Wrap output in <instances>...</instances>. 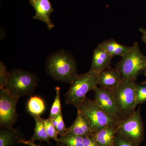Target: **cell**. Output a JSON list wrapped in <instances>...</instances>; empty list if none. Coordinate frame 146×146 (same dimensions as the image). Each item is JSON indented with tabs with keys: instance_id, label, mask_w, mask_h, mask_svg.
Here are the masks:
<instances>
[{
	"instance_id": "1",
	"label": "cell",
	"mask_w": 146,
	"mask_h": 146,
	"mask_svg": "<svg viewBox=\"0 0 146 146\" xmlns=\"http://www.w3.org/2000/svg\"><path fill=\"white\" fill-rule=\"evenodd\" d=\"M46 68L47 72L54 80L70 84L78 75L74 56L65 50L50 55L46 62Z\"/></svg>"
},
{
	"instance_id": "2",
	"label": "cell",
	"mask_w": 146,
	"mask_h": 146,
	"mask_svg": "<svg viewBox=\"0 0 146 146\" xmlns=\"http://www.w3.org/2000/svg\"><path fill=\"white\" fill-rule=\"evenodd\" d=\"M136 80L131 79L122 80L111 91L116 102L120 120L128 117L136 110Z\"/></svg>"
},
{
	"instance_id": "3",
	"label": "cell",
	"mask_w": 146,
	"mask_h": 146,
	"mask_svg": "<svg viewBox=\"0 0 146 146\" xmlns=\"http://www.w3.org/2000/svg\"><path fill=\"white\" fill-rule=\"evenodd\" d=\"M99 75V73L91 71L78 75L65 93V103L77 108L86 98L87 93L97 86Z\"/></svg>"
},
{
	"instance_id": "4",
	"label": "cell",
	"mask_w": 146,
	"mask_h": 146,
	"mask_svg": "<svg viewBox=\"0 0 146 146\" xmlns=\"http://www.w3.org/2000/svg\"><path fill=\"white\" fill-rule=\"evenodd\" d=\"M38 83V79L34 73L15 69L9 72L4 88L11 95L20 98L32 95Z\"/></svg>"
},
{
	"instance_id": "5",
	"label": "cell",
	"mask_w": 146,
	"mask_h": 146,
	"mask_svg": "<svg viewBox=\"0 0 146 146\" xmlns=\"http://www.w3.org/2000/svg\"><path fill=\"white\" fill-rule=\"evenodd\" d=\"M121 75L122 80H136L137 77L146 68V56L139 48L138 42H135L132 48L122 57L116 65Z\"/></svg>"
},
{
	"instance_id": "6",
	"label": "cell",
	"mask_w": 146,
	"mask_h": 146,
	"mask_svg": "<svg viewBox=\"0 0 146 146\" xmlns=\"http://www.w3.org/2000/svg\"><path fill=\"white\" fill-rule=\"evenodd\" d=\"M77 109L82 112L88 119L93 133L107 126L115 127L116 123L119 120L105 112L94 101L86 98Z\"/></svg>"
},
{
	"instance_id": "7",
	"label": "cell",
	"mask_w": 146,
	"mask_h": 146,
	"mask_svg": "<svg viewBox=\"0 0 146 146\" xmlns=\"http://www.w3.org/2000/svg\"><path fill=\"white\" fill-rule=\"evenodd\" d=\"M141 106L128 117L119 120L116 123L118 132L138 146L143 140L144 126L141 114Z\"/></svg>"
},
{
	"instance_id": "8",
	"label": "cell",
	"mask_w": 146,
	"mask_h": 146,
	"mask_svg": "<svg viewBox=\"0 0 146 146\" xmlns=\"http://www.w3.org/2000/svg\"><path fill=\"white\" fill-rule=\"evenodd\" d=\"M20 98L9 94L5 88L0 89V125L12 128L18 119L16 106Z\"/></svg>"
},
{
	"instance_id": "9",
	"label": "cell",
	"mask_w": 146,
	"mask_h": 146,
	"mask_svg": "<svg viewBox=\"0 0 146 146\" xmlns=\"http://www.w3.org/2000/svg\"><path fill=\"white\" fill-rule=\"evenodd\" d=\"M94 102L104 111L120 119L117 105L112 91L96 86L94 89Z\"/></svg>"
},
{
	"instance_id": "10",
	"label": "cell",
	"mask_w": 146,
	"mask_h": 146,
	"mask_svg": "<svg viewBox=\"0 0 146 146\" xmlns=\"http://www.w3.org/2000/svg\"><path fill=\"white\" fill-rule=\"evenodd\" d=\"M29 1L36 12L33 19L42 21L46 24L48 29H52L54 25L50 19V15L54 10L49 0H29Z\"/></svg>"
},
{
	"instance_id": "11",
	"label": "cell",
	"mask_w": 146,
	"mask_h": 146,
	"mask_svg": "<svg viewBox=\"0 0 146 146\" xmlns=\"http://www.w3.org/2000/svg\"><path fill=\"white\" fill-rule=\"evenodd\" d=\"M122 80L121 75L117 68H110L99 73L98 84L102 89L111 91Z\"/></svg>"
},
{
	"instance_id": "12",
	"label": "cell",
	"mask_w": 146,
	"mask_h": 146,
	"mask_svg": "<svg viewBox=\"0 0 146 146\" xmlns=\"http://www.w3.org/2000/svg\"><path fill=\"white\" fill-rule=\"evenodd\" d=\"M112 58L111 56L98 45L94 50L89 71L100 73L106 69L111 68Z\"/></svg>"
},
{
	"instance_id": "13",
	"label": "cell",
	"mask_w": 146,
	"mask_h": 146,
	"mask_svg": "<svg viewBox=\"0 0 146 146\" xmlns=\"http://www.w3.org/2000/svg\"><path fill=\"white\" fill-rule=\"evenodd\" d=\"M68 133L84 137L91 136L93 133L89 120L80 110H77L76 117L74 122L67 129L66 133Z\"/></svg>"
},
{
	"instance_id": "14",
	"label": "cell",
	"mask_w": 146,
	"mask_h": 146,
	"mask_svg": "<svg viewBox=\"0 0 146 146\" xmlns=\"http://www.w3.org/2000/svg\"><path fill=\"white\" fill-rule=\"evenodd\" d=\"M117 133L115 127L107 126L91 136L98 146H113Z\"/></svg>"
},
{
	"instance_id": "15",
	"label": "cell",
	"mask_w": 146,
	"mask_h": 146,
	"mask_svg": "<svg viewBox=\"0 0 146 146\" xmlns=\"http://www.w3.org/2000/svg\"><path fill=\"white\" fill-rule=\"evenodd\" d=\"M24 141L23 133L17 129L3 128L0 131V146H14Z\"/></svg>"
},
{
	"instance_id": "16",
	"label": "cell",
	"mask_w": 146,
	"mask_h": 146,
	"mask_svg": "<svg viewBox=\"0 0 146 146\" xmlns=\"http://www.w3.org/2000/svg\"><path fill=\"white\" fill-rule=\"evenodd\" d=\"M58 142L68 146H98L91 136L84 137L70 133L60 136Z\"/></svg>"
},
{
	"instance_id": "17",
	"label": "cell",
	"mask_w": 146,
	"mask_h": 146,
	"mask_svg": "<svg viewBox=\"0 0 146 146\" xmlns=\"http://www.w3.org/2000/svg\"><path fill=\"white\" fill-rule=\"evenodd\" d=\"M98 45L113 58L117 56L122 57L132 48L121 44L113 39L105 40Z\"/></svg>"
},
{
	"instance_id": "18",
	"label": "cell",
	"mask_w": 146,
	"mask_h": 146,
	"mask_svg": "<svg viewBox=\"0 0 146 146\" xmlns=\"http://www.w3.org/2000/svg\"><path fill=\"white\" fill-rule=\"evenodd\" d=\"M33 117L34 118L35 126L34 134L31 138L30 141L34 142L36 140H39L47 142L49 144L50 138L46 131L42 118L39 115H34Z\"/></svg>"
},
{
	"instance_id": "19",
	"label": "cell",
	"mask_w": 146,
	"mask_h": 146,
	"mask_svg": "<svg viewBox=\"0 0 146 146\" xmlns=\"http://www.w3.org/2000/svg\"><path fill=\"white\" fill-rule=\"evenodd\" d=\"M45 108L43 100L40 97L36 96L31 97L27 105L28 111L32 116H40L45 111Z\"/></svg>"
},
{
	"instance_id": "20",
	"label": "cell",
	"mask_w": 146,
	"mask_h": 146,
	"mask_svg": "<svg viewBox=\"0 0 146 146\" xmlns=\"http://www.w3.org/2000/svg\"><path fill=\"white\" fill-rule=\"evenodd\" d=\"M56 96L54 102L53 103L48 119L52 120L58 115L61 112V103L60 98V88L56 87Z\"/></svg>"
},
{
	"instance_id": "21",
	"label": "cell",
	"mask_w": 146,
	"mask_h": 146,
	"mask_svg": "<svg viewBox=\"0 0 146 146\" xmlns=\"http://www.w3.org/2000/svg\"><path fill=\"white\" fill-rule=\"evenodd\" d=\"M136 105L141 104L146 102V84H136L135 86Z\"/></svg>"
},
{
	"instance_id": "22",
	"label": "cell",
	"mask_w": 146,
	"mask_h": 146,
	"mask_svg": "<svg viewBox=\"0 0 146 146\" xmlns=\"http://www.w3.org/2000/svg\"><path fill=\"white\" fill-rule=\"evenodd\" d=\"M42 120L46 131L49 138L51 139H54L57 142L58 139V133L55 128L53 125L51 120L49 119H45L43 118H42Z\"/></svg>"
},
{
	"instance_id": "23",
	"label": "cell",
	"mask_w": 146,
	"mask_h": 146,
	"mask_svg": "<svg viewBox=\"0 0 146 146\" xmlns=\"http://www.w3.org/2000/svg\"><path fill=\"white\" fill-rule=\"evenodd\" d=\"M9 72L6 66L2 61L0 62V89L4 88L8 79Z\"/></svg>"
},
{
	"instance_id": "24",
	"label": "cell",
	"mask_w": 146,
	"mask_h": 146,
	"mask_svg": "<svg viewBox=\"0 0 146 146\" xmlns=\"http://www.w3.org/2000/svg\"><path fill=\"white\" fill-rule=\"evenodd\" d=\"M113 146H139L132 143L125 137L121 133L118 132Z\"/></svg>"
},
{
	"instance_id": "25",
	"label": "cell",
	"mask_w": 146,
	"mask_h": 146,
	"mask_svg": "<svg viewBox=\"0 0 146 146\" xmlns=\"http://www.w3.org/2000/svg\"><path fill=\"white\" fill-rule=\"evenodd\" d=\"M67 129L68 128L65 126L62 112H61L59 114V119H58V123L57 127L56 128V129L57 131L58 135L61 136L65 135L66 133Z\"/></svg>"
},
{
	"instance_id": "26",
	"label": "cell",
	"mask_w": 146,
	"mask_h": 146,
	"mask_svg": "<svg viewBox=\"0 0 146 146\" xmlns=\"http://www.w3.org/2000/svg\"><path fill=\"white\" fill-rule=\"evenodd\" d=\"M140 31L142 33V39L144 43L146 44V29L141 28L140 29Z\"/></svg>"
},
{
	"instance_id": "27",
	"label": "cell",
	"mask_w": 146,
	"mask_h": 146,
	"mask_svg": "<svg viewBox=\"0 0 146 146\" xmlns=\"http://www.w3.org/2000/svg\"><path fill=\"white\" fill-rule=\"evenodd\" d=\"M22 144L28 145L29 146H41L40 145H37L36 144H35L33 142L31 141L30 140L28 141L25 140L22 143Z\"/></svg>"
},
{
	"instance_id": "28",
	"label": "cell",
	"mask_w": 146,
	"mask_h": 146,
	"mask_svg": "<svg viewBox=\"0 0 146 146\" xmlns=\"http://www.w3.org/2000/svg\"><path fill=\"white\" fill-rule=\"evenodd\" d=\"M57 144L55 146H68L65 145V144L63 143H60V142H57Z\"/></svg>"
},
{
	"instance_id": "29",
	"label": "cell",
	"mask_w": 146,
	"mask_h": 146,
	"mask_svg": "<svg viewBox=\"0 0 146 146\" xmlns=\"http://www.w3.org/2000/svg\"><path fill=\"white\" fill-rule=\"evenodd\" d=\"M144 72L143 73V74L146 77V69H145V71H144ZM141 84H146V80L145 81L143 82H142V83H141Z\"/></svg>"
}]
</instances>
